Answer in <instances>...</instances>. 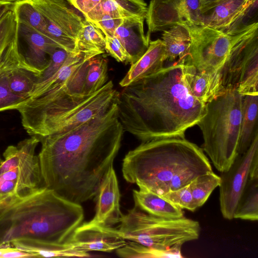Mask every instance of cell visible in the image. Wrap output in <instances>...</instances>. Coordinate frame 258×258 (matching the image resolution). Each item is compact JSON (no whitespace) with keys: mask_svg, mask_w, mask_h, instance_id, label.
I'll list each match as a JSON object with an SVG mask.
<instances>
[{"mask_svg":"<svg viewBox=\"0 0 258 258\" xmlns=\"http://www.w3.org/2000/svg\"><path fill=\"white\" fill-rule=\"evenodd\" d=\"M183 67L177 61L123 87L116 103L124 131L142 142L185 138L205 114L206 103L190 92Z\"/></svg>","mask_w":258,"mask_h":258,"instance_id":"obj_2","label":"cell"},{"mask_svg":"<svg viewBox=\"0 0 258 258\" xmlns=\"http://www.w3.org/2000/svg\"><path fill=\"white\" fill-rule=\"evenodd\" d=\"M257 112L258 94L242 96L238 155L244 153L258 135Z\"/></svg>","mask_w":258,"mask_h":258,"instance_id":"obj_23","label":"cell"},{"mask_svg":"<svg viewBox=\"0 0 258 258\" xmlns=\"http://www.w3.org/2000/svg\"><path fill=\"white\" fill-rule=\"evenodd\" d=\"M122 17L137 18L145 20L148 6L144 0H113Z\"/></svg>","mask_w":258,"mask_h":258,"instance_id":"obj_33","label":"cell"},{"mask_svg":"<svg viewBox=\"0 0 258 258\" xmlns=\"http://www.w3.org/2000/svg\"><path fill=\"white\" fill-rule=\"evenodd\" d=\"M242 96L236 90L225 91L206 103V112L198 122L203 139V150L216 169L227 171L237 154Z\"/></svg>","mask_w":258,"mask_h":258,"instance_id":"obj_5","label":"cell"},{"mask_svg":"<svg viewBox=\"0 0 258 258\" xmlns=\"http://www.w3.org/2000/svg\"><path fill=\"white\" fill-rule=\"evenodd\" d=\"M161 197L181 209L195 212L198 209L194 201L189 183Z\"/></svg>","mask_w":258,"mask_h":258,"instance_id":"obj_32","label":"cell"},{"mask_svg":"<svg viewBox=\"0 0 258 258\" xmlns=\"http://www.w3.org/2000/svg\"><path fill=\"white\" fill-rule=\"evenodd\" d=\"M116 252L118 256L122 257H165L160 252L130 241H127L124 246L117 249Z\"/></svg>","mask_w":258,"mask_h":258,"instance_id":"obj_34","label":"cell"},{"mask_svg":"<svg viewBox=\"0 0 258 258\" xmlns=\"http://www.w3.org/2000/svg\"><path fill=\"white\" fill-rule=\"evenodd\" d=\"M76 46L78 51L89 60L104 53L105 35L94 24L85 20L78 34Z\"/></svg>","mask_w":258,"mask_h":258,"instance_id":"obj_25","label":"cell"},{"mask_svg":"<svg viewBox=\"0 0 258 258\" xmlns=\"http://www.w3.org/2000/svg\"><path fill=\"white\" fill-rule=\"evenodd\" d=\"M119 92L111 80L88 95L66 96L21 121L31 136L42 137L70 130L106 112Z\"/></svg>","mask_w":258,"mask_h":258,"instance_id":"obj_7","label":"cell"},{"mask_svg":"<svg viewBox=\"0 0 258 258\" xmlns=\"http://www.w3.org/2000/svg\"><path fill=\"white\" fill-rule=\"evenodd\" d=\"M105 51L117 61L129 63V57L120 41L114 36H105Z\"/></svg>","mask_w":258,"mask_h":258,"instance_id":"obj_36","label":"cell"},{"mask_svg":"<svg viewBox=\"0 0 258 258\" xmlns=\"http://www.w3.org/2000/svg\"><path fill=\"white\" fill-rule=\"evenodd\" d=\"M163 43L166 60L172 61L178 58V62L184 63L191 42V37L187 26L175 25L163 31Z\"/></svg>","mask_w":258,"mask_h":258,"instance_id":"obj_24","label":"cell"},{"mask_svg":"<svg viewBox=\"0 0 258 258\" xmlns=\"http://www.w3.org/2000/svg\"><path fill=\"white\" fill-rule=\"evenodd\" d=\"M8 257H35V256L14 246L9 245L5 246V251L1 256V258Z\"/></svg>","mask_w":258,"mask_h":258,"instance_id":"obj_39","label":"cell"},{"mask_svg":"<svg viewBox=\"0 0 258 258\" xmlns=\"http://www.w3.org/2000/svg\"><path fill=\"white\" fill-rule=\"evenodd\" d=\"M102 0H67L68 3L84 16L97 6Z\"/></svg>","mask_w":258,"mask_h":258,"instance_id":"obj_38","label":"cell"},{"mask_svg":"<svg viewBox=\"0 0 258 258\" xmlns=\"http://www.w3.org/2000/svg\"><path fill=\"white\" fill-rule=\"evenodd\" d=\"M11 244L34 254L35 257L90 256L89 252L75 250L68 242L63 244H54L34 239L23 238L15 240Z\"/></svg>","mask_w":258,"mask_h":258,"instance_id":"obj_21","label":"cell"},{"mask_svg":"<svg viewBox=\"0 0 258 258\" xmlns=\"http://www.w3.org/2000/svg\"><path fill=\"white\" fill-rule=\"evenodd\" d=\"M15 11L18 23L27 25L44 36V19L30 0L16 3Z\"/></svg>","mask_w":258,"mask_h":258,"instance_id":"obj_30","label":"cell"},{"mask_svg":"<svg viewBox=\"0 0 258 258\" xmlns=\"http://www.w3.org/2000/svg\"><path fill=\"white\" fill-rule=\"evenodd\" d=\"M19 33L28 47L25 58L27 63L41 74L47 68L49 55L59 47L52 41L23 24L18 23Z\"/></svg>","mask_w":258,"mask_h":258,"instance_id":"obj_19","label":"cell"},{"mask_svg":"<svg viewBox=\"0 0 258 258\" xmlns=\"http://www.w3.org/2000/svg\"><path fill=\"white\" fill-rule=\"evenodd\" d=\"M117 229L127 241L155 250L165 257L182 256V246L197 240L201 231L197 221L184 216L179 218L156 217L136 206L122 215Z\"/></svg>","mask_w":258,"mask_h":258,"instance_id":"obj_6","label":"cell"},{"mask_svg":"<svg viewBox=\"0 0 258 258\" xmlns=\"http://www.w3.org/2000/svg\"><path fill=\"white\" fill-rule=\"evenodd\" d=\"M257 29L254 22L232 34L233 43L220 71L225 89L235 90L242 96L258 94Z\"/></svg>","mask_w":258,"mask_h":258,"instance_id":"obj_9","label":"cell"},{"mask_svg":"<svg viewBox=\"0 0 258 258\" xmlns=\"http://www.w3.org/2000/svg\"><path fill=\"white\" fill-rule=\"evenodd\" d=\"M258 175H249L239 198L234 219L256 221L258 220Z\"/></svg>","mask_w":258,"mask_h":258,"instance_id":"obj_26","label":"cell"},{"mask_svg":"<svg viewBox=\"0 0 258 258\" xmlns=\"http://www.w3.org/2000/svg\"><path fill=\"white\" fill-rule=\"evenodd\" d=\"M145 19L149 36L175 25H204L200 0H151Z\"/></svg>","mask_w":258,"mask_h":258,"instance_id":"obj_12","label":"cell"},{"mask_svg":"<svg viewBox=\"0 0 258 258\" xmlns=\"http://www.w3.org/2000/svg\"><path fill=\"white\" fill-rule=\"evenodd\" d=\"M221 69L213 71L197 70L192 65L184 64L183 77L191 94L207 103L225 91L221 79Z\"/></svg>","mask_w":258,"mask_h":258,"instance_id":"obj_17","label":"cell"},{"mask_svg":"<svg viewBox=\"0 0 258 258\" xmlns=\"http://www.w3.org/2000/svg\"><path fill=\"white\" fill-rule=\"evenodd\" d=\"M83 219L80 204L44 187L0 209V247L23 238L64 243Z\"/></svg>","mask_w":258,"mask_h":258,"instance_id":"obj_4","label":"cell"},{"mask_svg":"<svg viewBox=\"0 0 258 258\" xmlns=\"http://www.w3.org/2000/svg\"><path fill=\"white\" fill-rule=\"evenodd\" d=\"M96 213L90 223L112 227L120 223V192L116 175L111 167L103 178L97 194Z\"/></svg>","mask_w":258,"mask_h":258,"instance_id":"obj_16","label":"cell"},{"mask_svg":"<svg viewBox=\"0 0 258 258\" xmlns=\"http://www.w3.org/2000/svg\"><path fill=\"white\" fill-rule=\"evenodd\" d=\"M40 76L25 68L15 69L8 74L10 88L15 94L29 99Z\"/></svg>","mask_w":258,"mask_h":258,"instance_id":"obj_28","label":"cell"},{"mask_svg":"<svg viewBox=\"0 0 258 258\" xmlns=\"http://www.w3.org/2000/svg\"><path fill=\"white\" fill-rule=\"evenodd\" d=\"M220 183V176L213 171L200 175L189 183L194 201L198 209L207 202Z\"/></svg>","mask_w":258,"mask_h":258,"instance_id":"obj_29","label":"cell"},{"mask_svg":"<svg viewBox=\"0 0 258 258\" xmlns=\"http://www.w3.org/2000/svg\"><path fill=\"white\" fill-rule=\"evenodd\" d=\"M123 19L104 14L92 23L101 30L105 36L113 37L116 29L121 24Z\"/></svg>","mask_w":258,"mask_h":258,"instance_id":"obj_37","label":"cell"},{"mask_svg":"<svg viewBox=\"0 0 258 258\" xmlns=\"http://www.w3.org/2000/svg\"><path fill=\"white\" fill-rule=\"evenodd\" d=\"M30 1L44 19V36L69 53H80L76 42L84 21L82 18L64 0Z\"/></svg>","mask_w":258,"mask_h":258,"instance_id":"obj_11","label":"cell"},{"mask_svg":"<svg viewBox=\"0 0 258 258\" xmlns=\"http://www.w3.org/2000/svg\"><path fill=\"white\" fill-rule=\"evenodd\" d=\"M11 70L0 72V111L18 109L29 99L13 93L9 87L8 74Z\"/></svg>","mask_w":258,"mask_h":258,"instance_id":"obj_31","label":"cell"},{"mask_svg":"<svg viewBox=\"0 0 258 258\" xmlns=\"http://www.w3.org/2000/svg\"><path fill=\"white\" fill-rule=\"evenodd\" d=\"M40 142L31 136L8 146L0 164V209L45 187L35 149Z\"/></svg>","mask_w":258,"mask_h":258,"instance_id":"obj_8","label":"cell"},{"mask_svg":"<svg viewBox=\"0 0 258 258\" xmlns=\"http://www.w3.org/2000/svg\"><path fill=\"white\" fill-rule=\"evenodd\" d=\"M166 56L161 39L150 41L149 47L144 54L131 66L119 82L125 87L133 82L155 73L164 67Z\"/></svg>","mask_w":258,"mask_h":258,"instance_id":"obj_20","label":"cell"},{"mask_svg":"<svg viewBox=\"0 0 258 258\" xmlns=\"http://www.w3.org/2000/svg\"><path fill=\"white\" fill-rule=\"evenodd\" d=\"M133 195L135 206L149 214L166 218L184 216L182 209L154 192L139 188L133 190Z\"/></svg>","mask_w":258,"mask_h":258,"instance_id":"obj_22","label":"cell"},{"mask_svg":"<svg viewBox=\"0 0 258 258\" xmlns=\"http://www.w3.org/2000/svg\"><path fill=\"white\" fill-rule=\"evenodd\" d=\"M212 171L204 150L185 138L142 142L125 155L122 165L126 181L160 196Z\"/></svg>","mask_w":258,"mask_h":258,"instance_id":"obj_3","label":"cell"},{"mask_svg":"<svg viewBox=\"0 0 258 258\" xmlns=\"http://www.w3.org/2000/svg\"><path fill=\"white\" fill-rule=\"evenodd\" d=\"M144 20L137 18H123L114 33V36L127 53L131 64L136 62L149 47L150 36L145 34Z\"/></svg>","mask_w":258,"mask_h":258,"instance_id":"obj_18","label":"cell"},{"mask_svg":"<svg viewBox=\"0 0 258 258\" xmlns=\"http://www.w3.org/2000/svg\"><path fill=\"white\" fill-rule=\"evenodd\" d=\"M2 161H3V159H2L1 155H0V164L2 163Z\"/></svg>","mask_w":258,"mask_h":258,"instance_id":"obj_42","label":"cell"},{"mask_svg":"<svg viewBox=\"0 0 258 258\" xmlns=\"http://www.w3.org/2000/svg\"><path fill=\"white\" fill-rule=\"evenodd\" d=\"M258 153V135L248 149L237 156L229 168L221 172L219 204L223 217L232 220L239 198L249 178L251 163Z\"/></svg>","mask_w":258,"mask_h":258,"instance_id":"obj_13","label":"cell"},{"mask_svg":"<svg viewBox=\"0 0 258 258\" xmlns=\"http://www.w3.org/2000/svg\"><path fill=\"white\" fill-rule=\"evenodd\" d=\"M69 53L65 50L56 48L50 55L48 64L39 77L36 84L42 83L52 77L61 68Z\"/></svg>","mask_w":258,"mask_h":258,"instance_id":"obj_35","label":"cell"},{"mask_svg":"<svg viewBox=\"0 0 258 258\" xmlns=\"http://www.w3.org/2000/svg\"><path fill=\"white\" fill-rule=\"evenodd\" d=\"M0 1H6V2H12V3H17L18 2L21 1H23V0H0Z\"/></svg>","mask_w":258,"mask_h":258,"instance_id":"obj_41","label":"cell"},{"mask_svg":"<svg viewBox=\"0 0 258 258\" xmlns=\"http://www.w3.org/2000/svg\"><path fill=\"white\" fill-rule=\"evenodd\" d=\"M66 242L79 251L110 252L124 246L127 240L117 229L88 222L79 225Z\"/></svg>","mask_w":258,"mask_h":258,"instance_id":"obj_14","label":"cell"},{"mask_svg":"<svg viewBox=\"0 0 258 258\" xmlns=\"http://www.w3.org/2000/svg\"><path fill=\"white\" fill-rule=\"evenodd\" d=\"M220 0H200L201 13Z\"/></svg>","mask_w":258,"mask_h":258,"instance_id":"obj_40","label":"cell"},{"mask_svg":"<svg viewBox=\"0 0 258 258\" xmlns=\"http://www.w3.org/2000/svg\"><path fill=\"white\" fill-rule=\"evenodd\" d=\"M124 131L114 102L105 113L76 127L38 137L45 187L80 204L92 199L113 166Z\"/></svg>","mask_w":258,"mask_h":258,"instance_id":"obj_1","label":"cell"},{"mask_svg":"<svg viewBox=\"0 0 258 258\" xmlns=\"http://www.w3.org/2000/svg\"><path fill=\"white\" fill-rule=\"evenodd\" d=\"M257 6V0H220L201 13L203 24L231 35Z\"/></svg>","mask_w":258,"mask_h":258,"instance_id":"obj_15","label":"cell"},{"mask_svg":"<svg viewBox=\"0 0 258 258\" xmlns=\"http://www.w3.org/2000/svg\"><path fill=\"white\" fill-rule=\"evenodd\" d=\"M187 27L191 42L184 64L192 65L200 71L221 69L232 46L233 35L206 25Z\"/></svg>","mask_w":258,"mask_h":258,"instance_id":"obj_10","label":"cell"},{"mask_svg":"<svg viewBox=\"0 0 258 258\" xmlns=\"http://www.w3.org/2000/svg\"><path fill=\"white\" fill-rule=\"evenodd\" d=\"M107 60L100 55L89 60V65L83 95L91 94L101 88L108 82Z\"/></svg>","mask_w":258,"mask_h":258,"instance_id":"obj_27","label":"cell"}]
</instances>
